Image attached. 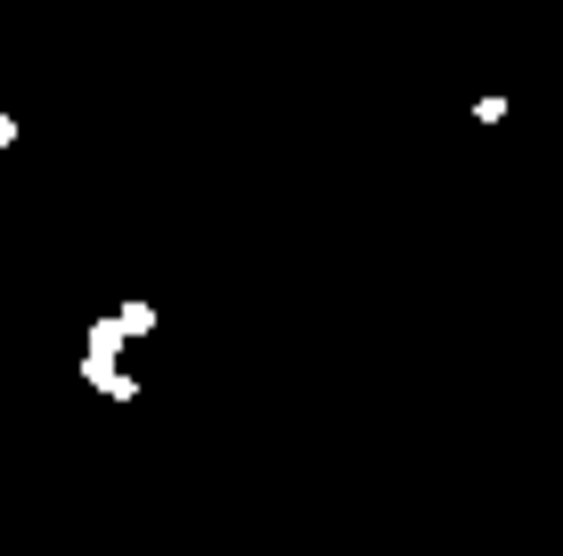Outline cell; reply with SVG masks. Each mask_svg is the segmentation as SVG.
<instances>
[{
    "label": "cell",
    "instance_id": "obj_1",
    "mask_svg": "<svg viewBox=\"0 0 563 556\" xmlns=\"http://www.w3.org/2000/svg\"><path fill=\"white\" fill-rule=\"evenodd\" d=\"M123 344H131L123 312H99V319H90V344H82V385H99L107 401H140V377H123Z\"/></svg>",
    "mask_w": 563,
    "mask_h": 556
},
{
    "label": "cell",
    "instance_id": "obj_2",
    "mask_svg": "<svg viewBox=\"0 0 563 556\" xmlns=\"http://www.w3.org/2000/svg\"><path fill=\"white\" fill-rule=\"evenodd\" d=\"M114 312H123L131 336H155V303H114Z\"/></svg>",
    "mask_w": 563,
    "mask_h": 556
},
{
    "label": "cell",
    "instance_id": "obj_3",
    "mask_svg": "<svg viewBox=\"0 0 563 556\" xmlns=\"http://www.w3.org/2000/svg\"><path fill=\"white\" fill-rule=\"evenodd\" d=\"M0 148H16V115H0Z\"/></svg>",
    "mask_w": 563,
    "mask_h": 556
}]
</instances>
